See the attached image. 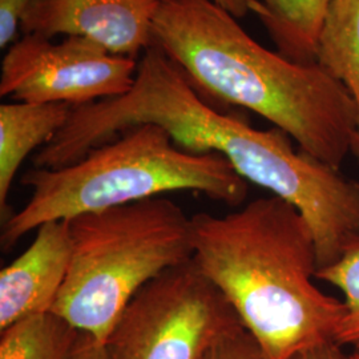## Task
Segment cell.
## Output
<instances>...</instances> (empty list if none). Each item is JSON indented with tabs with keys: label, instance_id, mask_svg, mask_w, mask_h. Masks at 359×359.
I'll return each instance as SVG.
<instances>
[{
	"label": "cell",
	"instance_id": "6da1fadb",
	"mask_svg": "<svg viewBox=\"0 0 359 359\" xmlns=\"http://www.w3.org/2000/svg\"><path fill=\"white\" fill-rule=\"evenodd\" d=\"M152 36L208 100L266 118L330 167L351 156L354 104L317 62L295 63L262 47L213 0H168Z\"/></svg>",
	"mask_w": 359,
	"mask_h": 359
},
{
	"label": "cell",
	"instance_id": "7a4b0ae2",
	"mask_svg": "<svg viewBox=\"0 0 359 359\" xmlns=\"http://www.w3.org/2000/svg\"><path fill=\"white\" fill-rule=\"evenodd\" d=\"M193 259L217 286L265 359H293L335 344L341 299L314 283L317 248L308 221L278 196L225 216H192Z\"/></svg>",
	"mask_w": 359,
	"mask_h": 359
},
{
	"label": "cell",
	"instance_id": "3957f363",
	"mask_svg": "<svg viewBox=\"0 0 359 359\" xmlns=\"http://www.w3.org/2000/svg\"><path fill=\"white\" fill-rule=\"evenodd\" d=\"M22 182L32 194L18 213L3 221L0 244L4 250L48 221L179 191L203 193L237 206L244 203L249 188L225 157L187 152L156 124L128 129L67 167H34Z\"/></svg>",
	"mask_w": 359,
	"mask_h": 359
},
{
	"label": "cell",
	"instance_id": "277c9868",
	"mask_svg": "<svg viewBox=\"0 0 359 359\" xmlns=\"http://www.w3.org/2000/svg\"><path fill=\"white\" fill-rule=\"evenodd\" d=\"M68 224L71 262L52 311L103 344L142 287L194 255L192 217L163 196Z\"/></svg>",
	"mask_w": 359,
	"mask_h": 359
},
{
	"label": "cell",
	"instance_id": "5b68a950",
	"mask_svg": "<svg viewBox=\"0 0 359 359\" xmlns=\"http://www.w3.org/2000/svg\"><path fill=\"white\" fill-rule=\"evenodd\" d=\"M244 329L225 295L191 259L142 287L105 345L111 359H204L219 339Z\"/></svg>",
	"mask_w": 359,
	"mask_h": 359
},
{
	"label": "cell",
	"instance_id": "8992f818",
	"mask_svg": "<svg viewBox=\"0 0 359 359\" xmlns=\"http://www.w3.org/2000/svg\"><path fill=\"white\" fill-rule=\"evenodd\" d=\"M139 62L80 35L62 41L23 34L1 62L0 96L72 107L115 99L132 90Z\"/></svg>",
	"mask_w": 359,
	"mask_h": 359
},
{
	"label": "cell",
	"instance_id": "52a82bcc",
	"mask_svg": "<svg viewBox=\"0 0 359 359\" xmlns=\"http://www.w3.org/2000/svg\"><path fill=\"white\" fill-rule=\"evenodd\" d=\"M167 1L36 0L22 20V32L48 39L80 35L112 53L137 59L154 46V18Z\"/></svg>",
	"mask_w": 359,
	"mask_h": 359
},
{
	"label": "cell",
	"instance_id": "ba28073f",
	"mask_svg": "<svg viewBox=\"0 0 359 359\" xmlns=\"http://www.w3.org/2000/svg\"><path fill=\"white\" fill-rule=\"evenodd\" d=\"M26 252L0 273V332L34 314L51 311L71 262L68 219L40 225Z\"/></svg>",
	"mask_w": 359,
	"mask_h": 359
},
{
	"label": "cell",
	"instance_id": "9c48e42d",
	"mask_svg": "<svg viewBox=\"0 0 359 359\" xmlns=\"http://www.w3.org/2000/svg\"><path fill=\"white\" fill-rule=\"evenodd\" d=\"M65 103L0 105V210L8 217V194L13 179L28 154L53 140L72 112Z\"/></svg>",
	"mask_w": 359,
	"mask_h": 359
},
{
	"label": "cell",
	"instance_id": "30bf717a",
	"mask_svg": "<svg viewBox=\"0 0 359 359\" xmlns=\"http://www.w3.org/2000/svg\"><path fill=\"white\" fill-rule=\"evenodd\" d=\"M334 0H249L277 52L295 63H314L325 16Z\"/></svg>",
	"mask_w": 359,
	"mask_h": 359
},
{
	"label": "cell",
	"instance_id": "8fae6325",
	"mask_svg": "<svg viewBox=\"0 0 359 359\" xmlns=\"http://www.w3.org/2000/svg\"><path fill=\"white\" fill-rule=\"evenodd\" d=\"M316 62L346 88L355 108L351 156L359 163V0H334L317 41Z\"/></svg>",
	"mask_w": 359,
	"mask_h": 359
},
{
	"label": "cell",
	"instance_id": "7c38bea8",
	"mask_svg": "<svg viewBox=\"0 0 359 359\" xmlns=\"http://www.w3.org/2000/svg\"><path fill=\"white\" fill-rule=\"evenodd\" d=\"M80 334L52 310L34 314L1 330L0 359H72Z\"/></svg>",
	"mask_w": 359,
	"mask_h": 359
},
{
	"label": "cell",
	"instance_id": "4fadbf2b",
	"mask_svg": "<svg viewBox=\"0 0 359 359\" xmlns=\"http://www.w3.org/2000/svg\"><path fill=\"white\" fill-rule=\"evenodd\" d=\"M317 280L337 287L344 295L345 316L335 344L359 351V237L347 246L337 262L317 271Z\"/></svg>",
	"mask_w": 359,
	"mask_h": 359
},
{
	"label": "cell",
	"instance_id": "5bb4252c",
	"mask_svg": "<svg viewBox=\"0 0 359 359\" xmlns=\"http://www.w3.org/2000/svg\"><path fill=\"white\" fill-rule=\"evenodd\" d=\"M204 359H265L253 337L246 330L226 335L206 353Z\"/></svg>",
	"mask_w": 359,
	"mask_h": 359
},
{
	"label": "cell",
	"instance_id": "9a60e30c",
	"mask_svg": "<svg viewBox=\"0 0 359 359\" xmlns=\"http://www.w3.org/2000/svg\"><path fill=\"white\" fill-rule=\"evenodd\" d=\"M36 0H0V48H10L22 31V20Z\"/></svg>",
	"mask_w": 359,
	"mask_h": 359
},
{
	"label": "cell",
	"instance_id": "2e32d148",
	"mask_svg": "<svg viewBox=\"0 0 359 359\" xmlns=\"http://www.w3.org/2000/svg\"><path fill=\"white\" fill-rule=\"evenodd\" d=\"M72 359H111L107 345L90 334H80Z\"/></svg>",
	"mask_w": 359,
	"mask_h": 359
},
{
	"label": "cell",
	"instance_id": "e0dca14e",
	"mask_svg": "<svg viewBox=\"0 0 359 359\" xmlns=\"http://www.w3.org/2000/svg\"><path fill=\"white\" fill-rule=\"evenodd\" d=\"M293 359H351L350 355L344 353L342 346L338 344H329L325 346L316 347L308 351H304Z\"/></svg>",
	"mask_w": 359,
	"mask_h": 359
},
{
	"label": "cell",
	"instance_id": "ac0fdd59",
	"mask_svg": "<svg viewBox=\"0 0 359 359\" xmlns=\"http://www.w3.org/2000/svg\"><path fill=\"white\" fill-rule=\"evenodd\" d=\"M213 1L237 19H241L246 13H250L249 0H213Z\"/></svg>",
	"mask_w": 359,
	"mask_h": 359
},
{
	"label": "cell",
	"instance_id": "d6986e66",
	"mask_svg": "<svg viewBox=\"0 0 359 359\" xmlns=\"http://www.w3.org/2000/svg\"><path fill=\"white\" fill-rule=\"evenodd\" d=\"M350 358L359 359V351H354L353 354H350Z\"/></svg>",
	"mask_w": 359,
	"mask_h": 359
}]
</instances>
